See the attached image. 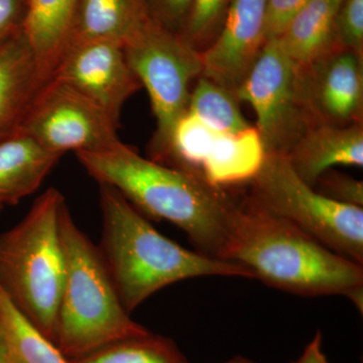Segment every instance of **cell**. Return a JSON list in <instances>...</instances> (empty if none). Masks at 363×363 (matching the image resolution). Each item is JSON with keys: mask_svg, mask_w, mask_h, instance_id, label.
Segmentation results:
<instances>
[{"mask_svg": "<svg viewBox=\"0 0 363 363\" xmlns=\"http://www.w3.org/2000/svg\"><path fill=\"white\" fill-rule=\"evenodd\" d=\"M235 96L255 111L267 154H288L314 125L301 96L298 67L278 39L267 40Z\"/></svg>", "mask_w": 363, "mask_h": 363, "instance_id": "cell-8", "label": "cell"}, {"mask_svg": "<svg viewBox=\"0 0 363 363\" xmlns=\"http://www.w3.org/2000/svg\"><path fill=\"white\" fill-rule=\"evenodd\" d=\"M65 279L57 315L55 344L69 359L108 344L150 333L124 309L99 248L72 217L60 213Z\"/></svg>", "mask_w": 363, "mask_h": 363, "instance_id": "cell-4", "label": "cell"}, {"mask_svg": "<svg viewBox=\"0 0 363 363\" xmlns=\"http://www.w3.org/2000/svg\"><path fill=\"white\" fill-rule=\"evenodd\" d=\"M240 104L233 92L201 76L191 92L187 111L215 130L236 133L252 126Z\"/></svg>", "mask_w": 363, "mask_h": 363, "instance_id": "cell-21", "label": "cell"}, {"mask_svg": "<svg viewBox=\"0 0 363 363\" xmlns=\"http://www.w3.org/2000/svg\"><path fill=\"white\" fill-rule=\"evenodd\" d=\"M50 79L23 30L0 44V143L20 131L33 100Z\"/></svg>", "mask_w": 363, "mask_h": 363, "instance_id": "cell-13", "label": "cell"}, {"mask_svg": "<svg viewBox=\"0 0 363 363\" xmlns=\"http://www.w3.org/2000/svg\"><path fill=\"white\" fill-rule=\"evenodd\" d=\"M266 156L262 136L255 126L236 133H221L203 167L202 180L223 191L250 184Z\"/></svg>", "mask_w": 363, "mask_h": 363, "instance_id": "cell-18", "label": "cell"}, {"mask_svg": "<svg viewBox=\"0 0 363 363\" xmlns=\"http://www.w3.org/2000/svg\"><path fill=\"white\" fill-rule=\"evenodd\" d=\"M72 363H189L173 341L147 333L70 359Z\"/></svg>", "mask_w": 363, "mask_h": 363, "instance_id": "cell-22", "label": "cell"}, {"mask_svg": "<svg viewBox=\"0 0 363 363\" xmlns=\"http://www.w3.org/2000/svg\"><path fill=\"white\" fill-rule=\"evenodd\" d=\"M247 199L363 266V208L325 197L295 173L286 155L267 154Z\"/></svg>", "mask_w": 363, "mask_h": 363, "instance_id": "cell-6", "label": "cell"}, {"mask_svg": "<svg viewBox=\"0 0 363 363\" xmlns=\"http://www.w3.org/2000/svg\"><path fill=\"white\" fill-rule=\"evenodd\" d=\"M341 0H309L279 38L286 54L305 67L338 49L337 16Z\"/></svg>", "mask_w": 363, "mask_h": 363, "instance_id": "cell-17", "label": "cell"}, {"mask_svg": "<svg viewBox=\"0 0 363 363\" xmlns=\"http://www.w3.org/2000/svg\"><path fill=\"white\" fill-rule=\"evenodd\" d=\"M226 260L272 288L305 297L345 296L362 312V264L247 198L234 211Z\"/></svg>", "mask_w": 363, "mask_h": 363, "instance_id": "cell-2", "label": "cell"}, {"mask_svg": "<svg viewBox=\"0 0 363 363\" xmlns=\"http://www.w3.org/2000/svg\"><path fill=\"white\" fill-rule=\"evenodd\" d=\"M118 125L78 91L52 77L33 100L20 133L63 156L111 149L121 142Z\"/></svg>", "mask_w": 363, "mask_h": 363, "instance_id": "cell-9", "label": "cell"}, {"mask_svg": "<svg viewBox=\"0 0 363 363\" xmlns=\"http://www.w3.org/2000/svg\"><path fill=\"white\" fill-rule=\"evenodd\" d=\"M224 363H257L252 362V359H248L247 357H235L229 359L228 362Z\"/></svg>", "mask_w": 363, "mask_h": 363, "instance_id": "cell-31", "label": "cell"}, {"mask_svg": "<svg viewBox=\"0 0 363 363\" xmlns=\"http://www.w3.org/2000/svg\"><path fill=\"white\" fill-rule=\"evenodd\" d=\"M298 85L313 124L363 123V57L338 49L298 67Z\"/></svg>", "mask_w": 363, "mask_h": 363, "instance_id": "cell-11", "label": "cell"}, {"mask_svg": "<svg viewBox=\"0 0 363 363\" xmlns=\"http://www.w3.org/2000/svg\"><path fill=\"white\" fill-rule=\"evenodd\" d=\"M66 202L50 188L16 225L0 233V286L9 300L55 343L65 257L60 213Z\"/></svg>", "mask_w": 363, "mask_h": 363, "instance_id": "cell-5", "label": "cell"}, {"mask_svg": "<svg viewBox=\"0 0 363 363\" xmlns=\"http://www.w3.org/2000/svg\"><path fill=\"white\" fill-rule=\"evenodd\" d=\"M295 363H329L323 351L321 332H317Z\"/></svg>", "mask_w": 363, "mask_h": 363, "instance_id": "cell-29", "label": "cell"}, {"mask_svg": "<svg viewBox=\"0 0 363 363\" xmlns=\"http://www.w3.org/2000/svg\"><path fill=\"white\" fill-rule=\"evenodd\" d=\"M52 77L63 81L119 124L124 104L142 87L123 45L91 40L68 48Z\"/></svg>", "mask_w": 363, "mask_h": 363, "instance_id": "cell-10", "label": "cell"}, {"mask_svg": "<svg viewBox=\"0 0 363 363\" xmlns=\"http://www.w3.org/2000/svg\"><path fill=\"white\" fill-rule=\"evenodd\" d=\"M78 0H28L23 28L38 63L52 78L70 44Z\"/></svg>", "mask_w": 363, "mask_h": 363, "instance_id": "cell-19", "label": "cell"}, {"mask_svg": "<svg viewBox=\"0 0 363 363\" xmlns=\"http://www.w3.org/2000/svg\"><path fill=\"white\" fill-rule=\"evenodd\" d=\"M286 156L295 173L312 187L322 174L334 167L362 168L363 123L313 125Z\"/></svg>", "mask_w": 363, "mask_h": 363, "instance_id": "cell-14", "label": "cell"}, {"mask_svg": "<svg viewBox=\"0 0 363 363\" xmlns=\"http://www.w3.org/2000/svg\"><path fill=\"white\" fill-rule=\"evenodd\" d=\"M150 18L167 30L180 35L194 0H145Z\"/></svg>", "mask_w": 363, "mask_h": 363, "instance_id": "cell-26", "label": "cell"}, {"mask_svg": "<svg viewBox=\"0 0 363 363\" xmlns=\"http://www.w3.org/2000/svg\"><path fill=\"white\" fill-rule=\"evenodd\" d=\"M150 20L145 0H78L69 47L91 40L124 45Z\"/></svg>", "mask_w": 363, "mask_h": 363, "instance_id": "cell-16", "label": "cell"}, {"mask_svg": "<svg viewBox=\"0 0 363 363\" xmlns=\"http://www.w3.org/2000/svg\"><path fill=\"white\" fill-rule=\"evenodd\" d=\"M309 0H267L266 16L267 40L279 39L298 11Z\"/></svg>", "mask_w": 363, "mask_h": 363, "instance_id": "cell-27", "label": "cell"}, {"mask_svg": "<svg viewBox=\"0 0 363 363\" xmlns=\"http://www.w3.org/2000/svg\"><path fill=\"white\" fill-rule=\"evenodd\" d=\"M0 328L21 363H72L13 304L0 286Z\"/></svg>", "mask_w": 363, "mask_h": 363, "instance_id": "cell-20", "label": "cell"}, {"mask_svg": "<svg viewBox=\"0 0 363 363\" xmlns=\"http://www.w3.org/2000/svg\"><path fill=\"white\" fill-rule=\"evenodd\" d=\"M61 157L20 131L0 143V208L37 192Z\"/></svg>", "mask_w": 363, "mask_h": 363, "instance_id": "cell-15", "label": "cell"}, {"mask_svg": "<svg viewBox=\"0 0 363 363\" xmlns=\"http://www.w3.org/2000/svg\"><path fill=\"white\" fill-rule=\"evenodd\" d=\"M99 185V252L124 309H138L173 284L200 277L253 279L245 267L181 247L157 230L116 189Z\"/></svg>", "mask_w": 363, "mask_h": 363, "instance_id": "cell-3", "label": "cell"}, {"mask_svg": "<svg viewBox=\"0 0 363 363\" xmlns=\"http://www.w3.org/2000/svg\"><path fill=\"white\" fill-rule=\"evenodd\" d=\"M0 363H21L7 342L1 328H0Z\"/></svg>", "mask_w": 363, "mask_h": 363, "instance_id": "cell-30", "label": "cell"}, {"mask_svg": "<svg viewBox=\"0 0 363 363\" xmlns=\"http://www.w3.org/2000/svg\"><path fill=\"white\" fill-rule=\"evenodd\" d=\"M314 188L325 197L341 203L363 208V183L347 174L330 169L319 177Z\"/></svg>", "mask_w": 363, "mask_h": 363, "instance_id": "cell-25", "label": "cell"}, {"mask_svg": "<svg viewBox=\"0 0 363 363\" xmlns=\"http://www.w3.org/2000/svg\"><path fill=\"white\" fill-rule=\"evenodd\" d=\"M123 49L142 87L149 93L156 130L147 145V157L160 162L177 123L188 111L196 81L202 76L201 52L152 18Z\"/></svg>", "mask_w": 363, "mask_h": 363, "instance_id": "cell-7", "label": "cell"}, {"mask_svg": "<svg viewBox=\"0 0 363 363\" xmlns=\"http://www.w3.org/2000/svg\"><path fill=\"white\" fill-rule=\"evenodd\" d=\"M233 0H194L180 35L196 51L202 52L213 43L225 20Z\"/></svg>", "mask_w": 363, "mask_h": 363, "instance_id": "cell-23", "label": "cell"}, {"mask_svg": "<svg viewBox=\"0 0 363 363\" xmlns=\"http://www.w3.org/2000/svg\"><path fill=\"white\" fill-rule=\"evenodd\" d=\"M336 30L339 47L363 57V0H341Z\"/></svg>", "mask_w": 363, "mask_h": 363, "instance_id": "cell-24", "label": "cell"}, {"mask_svg": "<svg viewBox=\"0 0 363 363\" xmlns=\"http://www.w3.org/2000/svg\"><path fill=\"white\" fill-rule=\"evenodd\" d=\"M76 157L98 184L116 189L145 216L174 224L195 250L226 260L238 205L226 191L140 156L121 140L111 149Z\"/></svg>", "mask_w": 363, "mask_h": 363, "instance_id": "cell-1", "label": "cell"}, {"mask_svg": "<svg viewBox=\"0 0 363 363\" xmlns=\"http://www.w3.org/2000/svg\"><path fill=\"white\" fill-rule=\"evenodd\" d=\"M267 0H233L216 39L201 52L202 76L235 94L267 42Z\"/></svg>", "mask_w": 363, "mask_h": 363, "instance_id": "cell-12", "label": "cell"}, {"mask_svg": "<svg viewBox=\"0 0 363 363\" xmlns=\"http://www.w3.org/2000/svg\"><path fill=\"white\" fill-rule=\"evenodd\" d=\"M28 0H0V44L25 28Z\"/></svg>", "mask_w": 363, "mask_h": 363, "instance_id": "cell-28", "label": "cell"}]
</instances>
